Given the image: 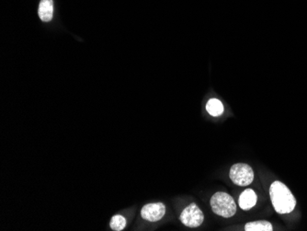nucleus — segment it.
Returning <instances> with one entry per match:
<instances>
[{
  "label": "nucleus",
  "mask_w": 307,
  "mask_h": 231,
  "mask_svg": "<svg viewBox=\"0 0 307 231\" xmlns=\"http://www.w3.org/2000/svg\"><path fill=\"white\" fill-rule=\"evenodd\" d=\"M269 196L274 209L280 215L294 211L296 200L287 186L279 181L274 182L269 188Z\"/></svg>",
  "instance_id": "obj_1"
},
{
  "label": "nucleus",
  "mask_w": 307,
  "mask_h": 231,
  "mask_svg": "<svg viewBox=\"0 0 307 231\" xmlns=\"http://www.w3.org/2000/svg\"><path fill=\"white\" fill-rule=\"evenodd\" d=\"M210 204L214 214L223 218H232L236 213V204L234 198L227 192H215L210 200Z\"/></svg>",
  "instance_id": "obj_2"
},
{
  "label": "nucleus",
  "mask_w": 307,
  "mask_h": 231,
  "mask_svg": "<svg viewBox=\"0 0 307 231\" xmlns=\"http://www.w3.org/2000/svg\"><path fill=\"white\" fill-rule=\"evenodd\" d=\"M229 177L235 185L247 186L253 182L254 171L247 164L236 163L231 167Z\"/></svg>",
  "instance_id": "obj_3"
},
{
  "label": "nucleus",
  "mask_w": 307,
  "mask_h": 231,
  "mask_svg": "<svg viewBox=\"0 0 307 231\" xmlns=\"http://www.w3.org/2000/svg\"><path fill=\"white\" fill-rule=\"evenodd\" d=\"M182 224L188 228H198L204 220V215L195 203L188 205L180 217Z\"/></svg>",
  "instance_id": "obj_4"
},
{
  "label": "nucleus",
  "mask_w": 307,
  "mask_h": 231,
  "mask_svg": "<svg viewBox=\"0 0 307 231\" xmlns=\"http://www.w3.org/2000/svg\"><path fill=\"white\" fill-rule=\"evenodd\" d=\"M166 214V206L163 203L146 204L141 210V217L149 222L159 221Z\"/></svg>",
  "instance_id": "obj_5"
},
{
  "label": "nucleus",
  "mask_w": 307,
  "mask_h": 231,
  "mask_svg": "<svg viewBox=\"0 0 307 231\" xmlns=\"http://www.w3.org/2000/svg\"><path fill=\"white\" fill-rule=\"evenodd\" d=\"M258 196L252 189H247L241 193L239 196V205L241 209L247 211L251 209L257 204Z\"/></svg>",
  "instance_id": "obj_6"
},
{
  "label": "nucleus",
  "mask_w": 307,
  "mask_h": 231,
  "mask_svg": "<svg viewBox=\"0 0 307 231\" xmlns=\"http://www.w3.org/2000/svg\"><path fill=\"white\" fill-rule=\"evenodd\" d=\"M39 17L43 22H49L53 19L54 3L53 0H41L39 6Z\"/></svg>",
  "instance_id": "obj_7"
},
{
  "label": "nucleus",
  "mask_w": 307,
  "mask_h": 231,
  "mask_svg": "<svg viewBox=\"0 0 307 231\" xmlns=\"http://www.w3.org/2000/svg\"><path fill=\"white\" fill-rule=\"evenodd\" d=\"M246 231H271L272 225L266 220H260V221H252L248 222L245 226Z\"/></svg>",
  "instance_id": "obj_8"
},
{
  "label": "nucleus",
  "mask_w": 307,
  "mask_h": 231,
  "mask_svg": "<svg viewBox=\"0 0 307 231\" xmlns=\"http://www.w3.org/2000/svg\"><path fill=\"white\" fill-rule=\"evenodd\" d=\"M206 110L212 116H220L224 113V106L217 99H211L206 104Z\"/></svg>",
  "instance_id": "obj_9"
},
{
  "label": "nucleus",
  "mask_w": 307,
  "mask_h": 231,
  "mask_svg": "<svg viewBox=\"0 0 307 231\" xmlns=\"http://www.w3.org/2000/svg\"><path fill=\"white\" fill-rule=\"evenodd\" d=\"M110 227L114 231H123L126 227V219L120 215H115L111 219Z\"/></svg>",
  "instance_id": "obj_10"
}]
</instances>
